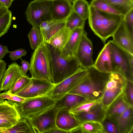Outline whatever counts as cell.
<instances>
[{"label":"cell","mask_w":133,"mask_h":133,"mask_svg":"<svg viewBox=\"0 0 133 133\" xmlns=\"http://www.w3.org/2000/svg\"><path fill=\"white\" fill-rule=\"evenodd\" d=\"M85 69L87 75L68 93L80 95L88 100L101 101L110 73L101 72L93 66Z\"/></svg>","instance_id":"6da1fadb"},{"label":"cell","mask_w":133,"mask_h":133,"mask_svg":"<svg viewBox=\"0 0 133 133\" xmlns=\"http://www.w3.org/2000/svg\"><path fill=\"white\" fill-rule=\"evenodd\" d=\"M124 16L109 13L90 5L88 18L89 25L95 34L105 44L112 36L123 20Z\"/></svg>","instance_id":"7a4b0ae2"},{"label":"cell","mask_w":133,"mask_h":133,"mask_svg":"<svg viewBox=\"0 0 133 133\" xmlns=\"http://www.w3.org/2000/svg\"><path fill=\"white\" fill-rule=\"evenodd\" d=\"M47 44L49 57L51 79L57 84L72 75L81 66L75 56L66 59L62 56L60 51Z\"/></svg>","instance_id":"3957f363"},{"label":"cell","mask_w":133,"mask_h":133,"mask_svg":"<svg viewBox=\"0 0 133 133\" xmlns=\"http://www.w3.org/2000/svg\"><path fill=\"white\" fill-rule=\"evenodd\" d=\"M29 70L31 78L52 82L50 61L47 43L42 41L34 50Z\"/></svg>","instance_id":"277c9868"},{"label":"cell","mask_w":133,"mask_h":133,"mask_svg":"<svg viewBox=\"0 0 133 133\" xmlns=\"http://www.w3.org/2000/svg\"><path fill=\"white\" fill-rule=\"evenodd\" d=\"M111 46L112 72L119 74L133 82V55L122 48L112 40Z\"/></svg>","instance_id":"5b68a950"},{"label":"cell","mask_w":133,"mask_h":133,"mask_svg":"<svg viewBox=\"0 0 133 133\" xmlns=\"http://www.w3.org/2000/svg\"><path fill=\"white\" fill-rule=\"evenodd\" d=\"M56 101L46 95L28 98L23 102H15L21 118H31L54 106Z\"/></svg>","instance_id":"8992f818"},{"label":"cell","mask_w":133,"mask_h":133,"mask_svg":"<svg viewBox=\"0 0 133 133\" xmlns=\"http://www.w3.org/2000/svg\"><path fill=\"white\" fill-rule=\"evenodd\" d=\"M52 0H34L25 12L27 20L32 27H39L43 22L52 19Z\"/></svg>","instance_id":"52a82bcc"},{"label":"cell","mask_w":133,"mask_h":133,"mask_svg":"<svg viewBox=\"0 0 133 133\" xmlns=\"http://www.w3.org/2000/svg\"><path fill=\"white\" fill-rule=\"evenodd\" d=\"M127 79L121 74L110 73L101 102L107 109L112 103L123 92Z\"/></svg>","instance_id":"ba28073f"},{"label":"cell","mask_w":133,"mask_h":133,"mask_svg":"<svg viewBox=\"0 0 133 133\" xmlns=\"http://www.w3.org/2000/svg\"><path fill=\"white\" fill-rule=\"evenodd\" d=\"M87 73L86 69L80 68L72 75L54 85L45 95L55 101L60 98L78 85Z\"/></svg>","instance_id":"9c48e42d"},{"label":"cell","mask_w":133,"mask_h":133,"mask_svg":"<svg viewBox=\"0 0 133 133\" xmlns=\"http://www.w3.org/2000/svg\"><path fill=\"white\" fill-rule=\"evenodd\" d=\"M58 110L54 106L43 113L26 118L34 133H46L56 127V118Z\"/></svg>","instance_id":"30bf717a"},{"label":"cell","mask_w":133,"mask_h":133,"mask_svg":"<svg viewBox=\"0 0 133 133\" xmlns=\"http://www.w3.org/2000/svg\"><path fill=\"white\" fill-rule=\"evenodd\" d=\"M21 118L15 102L5 100L0 103V132L12 127Z\"/></svg>","instance_id":"8fae6325"},{"label":"cell","mask_w":133,"mask_h":133,"mask_svg":"<svg viewBox=\"0 0 133 133\" xmlns=\"http://www.w3.org/2000/svg\"><path fill=\"white\" fill-rule=\"evenodd\" d=\"M54 85L52 82L31 78L27 85L15 94L26 98L45 95Z\"/></svg>","instance_id":"7c38bea8"},{"label":"cell","mask_w":133,"mask_h":133,"mask_svg":"<svg viewBox=\"0 0 133 133\" xmlns=\"http://www.w3.org/2000/svg\"><path fill=\"white\" fill-rule=\"evenodd\" d=\"M93 50L92 43L84 30L75 56L81 68L85 69L93 66Z\"/></svg>","instance_id":"4fadbf2b"},{"label":"cell","mask_w":133,"mask_h":133,"mask_svg":"<svg viewBox=\"0 0 133 133\" xmlns=\"http://www.w3.org/2000/svg\"><path fill=\"white\" fill-rule=\"evenodd\" d=\"M112 37L116 44L133 55V34L128 29L123 20Z\"/></svg>","instance_id":"5bb4252c"},{"label":"cell","mask_w":133,"mask_h":133,"mask_svg":"<svg viewBox=\"0 0 133 133\" xmlns=\"http://www.w3.org/2000/svg\"><path fill=\"white\" fill-rule=\"evenodd\" d=\"M55 122L57 127L67 133H71L81 124L70 110L63 109L58 110Z\"/></svg>","instance_id":"9a60e30c"},{"label":"cell","mask_w":133,"mask_h":133,"mask_svg":"<svg viewBox=\"0 0 133 133\" xmlns=\"http://www.w3.org/2000/svg\"><path fill=\"white\" fill-rule=\"evenodd\" d=\"M80 123L87 121H95L102 122L106 116V109L101 102L89 109L74 114Z\"/></svg>","instance_id":"2e32d148"},{"label":"cell","mask_w":133,"mask_h":133,"mask_svg":"<svg viewBox=\"0 0 133 133\" xmlns=\"http://www.w3.org/2000/svg\"><path fill=\"white\" fill-rule=\"evenodd\" d=\"M107 117L115 123L118 133H133V106L130 107L124 112L119 115Z\"/></svg>","instance_id":"e0dca14e"},{"label":"cell","mask_w":133,"mask_h":133,"mask_svg":"<svg viewBox=\"0 0 133 133\" xmlns=\"http://www.w3.org/2000/svg\"><path fill=\"white\" fill-rule=\"evenodd\" d=\"M22 75L21 66L16 62H14L9 65L1 80V91H5L11 89Z\"/></svg>","instance_id":"ac0fdd59"},{"label":"cell","mask_w":133,"mask_h":133,"mask_svg":"<svg viewBox=\"0 0 133 133\" xmlns=\"http://www.w3.org/2000/svg\"><path fill=\"white\" fill-rule=\"evenodd\" d=\"M84 30V28H78L71 31L66 43L60 51L62 57L68 59L75 56Z\"/></svg>","instance_id":"d6986e66"},{"label":"cell","mask_w":133,"mask_h":133,"mask_svg":"<svg viewBox=\"0 0 133 133\" xmlns=\"http://www.w3.org/2000/svg\"><path fill=\"white\" fill-rule=\"evenodd\" d=\"M93 66L102 72H112L111 48L109 41L99 52Z\"/></svg>","instance_id":"ffe728a7"},{"label":"cell","mask_w":133,"mask_h":133,"mask_svg":"<svg viewBox=\"0 0 133 133\" xmlns=\"http://www.w3.org/2000/svg\"><path fill=\"white\" fill-rule=\"evenodd\" d=\"M71 3L68 0H52V19L57 21L65 20L73 11Z\"/></svg>","instance_id":"44dd1931"},{"label":"cell","mask_w":133,"mask_h":133,"mask_svg":"<svg viewBox=\"0 0 133 133\" xmlns=\"http://www.w3.org/2000/svg\"><path fill=\"white\" fill-rule=\"evenodd\" d=\"M86 100L80 95L68 93L56 100L54 106L58 110L63 109L70 110Z\"/></svg>","instance_id":"7402d4cb"},{"label":"cell","mask_w":133,"mask_h":133,"mask_svg":"<svg viewBox=\"0 0 133 133\" xmlns=\"http://www.w3.org/2000/svg\"><path fill=\"white\" fill-rule=\"evenodd\" d=\"M130 105L126 100L123 93L110 105L106 109L107 117L119 115L126 110Z\"/></svg>","instance_id":"603a6c76"},{"label":"cell","mask_w":133,"mask_h":133,"mask_svg":"<svg viewBox=\"0 0 133 133\" xmlns=\"http://www.w3.org/2000/svg\"><path fill=\"white\" fill-rule=\"evenodd\" d=\"M71 31L65 27L52 36L46 42L61 51L66 43Z\"/></svg>","instance_id":"cb8c5ba5"},{"label":"cell","mask_w":133,"mask_h":133,"mask_svg":"<svg viewBox=\"0 0 133 133\" xmlns=\"http://www.w3.org/2000/svg\"><path fill=\"white\" fill-rule=\"evenodd\" d=\"M26 118H21L12 127L3 130L0 133H33Z\"/></svg>","instance_id":"d4e9b609"},{"label":"cell","mask_w":133,"mask_h":133,"mask_svg":"<svg viewBox=\"0 0 133 133\" xmlns=\"http://www.w3.org/2000/svg\"><path fill=\"white\" fill-rule=\"evenodd\" d=\"M120 14L124 16L133 8V0H106Z\"/></svg>","instance_id":"484cf974"},{"label":"cell","mask_w":133,"mask_h":133,"mask_svg":"<svg viewBox=\"0 0 133 133\" xmlns=\"http://www.w3.org/2000/svg\"><path fill=\"white\" fill-rule=\"evenodd\" d=\"M73 3V10L84 20L88 18L90 6L86 0H75Z\"/></svg>","instance_id":"4316f807"},{"label":"cell","mask_w":133,"mask_h":133,"mask_svg":"<svg viewBox=\"0 0 133 133\" xmlns=\"http://www.w3.org/2000/svg\"><path fill=\"white\" fill-rule=\"evenodd\" d=\"M81 133H104L101 122L95 121H87L81 123Z\"/></svg>","instance_id":"83f0119b"},{"label":"cell","mask_w":133,"mask_h":133,"mask_svg":"<svg viewBox=\"0 0 133 133\" xmlns=\"http://www.w3.org/2000/svg\"><path fill=\"white\" fill-rule=\"evenodd\" d=\"M85 20L73 10L65 20V27L70 31L78 28H84Z\"/></svg>","instance_id":"f1b7e54d"},{"label":"cell","mask_w":133,"mask_h":133,"mask_svg":"<svg viewBox=\"0 0 133 133\" xmlns=\"http://www.w3.org/2000/svg\"><path fill=\"white\" fill-rule=\"evenodd\" d=\"M31 48L34 50L42 41L39 28L32 27L28 35Z\"/></svg>","instance_id":"f546056e"},{"label":"cell","mask_w":133,"mask_h":133,"mask_svg":"<svg viewBox=\"0 0 133 133\" xmlns=\"http://www.w3.org/2000/svg\"><path fill=\"white\" fill-rule=\"evenodd\" d=\"M90 5L105 12L121 15L111 6L106 0H92Z\"/></svg>","instance_id":"4dcf8cb0"},{"label":"cell","mask_w":133,"mask_h":133,"mask_svg":"<svg viewBox=\"0 0 133 133\" xmlns=\"http://www.w3.org/2000/svg\"><path fill=\"white\" fill-rule=\"evenodd\" d=\"M12 20V12L9 10L0 17V37L7 32L11 26Z\"/></svg>","instance_id":"1f68e13d"},{"label":"cell","mask_w":133,"mask_h":133,"mask_svg":"<svg viewBox=\"0 0 133 133\" xmlns=\"http://www.w3.org/2000/svg\"><path fill=\"white\" fill-rule=\"evenodd\" d=\"M65 20L57 21L54 20L49 26L46 32L45 41L46 42L62 29L65 27Z\"/></svg>","instance_id":"d6a6232c"},{"label":"cell","mask_w":133,"mask_h":133,"mask_svg":"<svg viewBox=\"0 0 133 133\" xmlns=\"http://www.w3.org/2000/svg\"><path fill=\"white\" fill-rule=\"evenodd\" d=\"M100 102V101L86 100L80 103L70 111L74 114L82 112L85 111Z\"/></svg>","instance_id":"836d02e7"},{"label":"cell","mask_w":133,"mask_h":133,"mask_svg":"<svg viewBox=\"0 0 133 133\" xmlns=\"http://www.w3.org/2000/svg\"><path fill=\"white\" fill-rule=\"evenodd\" d=\"M31 78L26 75L21 77L9 90L13 94H16L24 88L29 83Z\"/></svg>","instance_id":"e575fe53"},{"label":"cell","mask_w":133,"mask_h":133,"mask_svg":"<svg viewBox=\"0 0 133 133\" xmlns=\"http://www.w3.org/2000/svg\"><path fill=\"white\" fill-rule=\"evenodd\" d=\"M123 94L127 102L133 106V82L126 80Z\"/></svg>","instance_id":"d590c367"},{"label":"cell","mask_w":133,"mask_h":133,"mask_svg":"<svg viewBox=\"0 0 133 133\" xmlns=\"http://www.w3.org/2000/svg\"><path fill=\"white\" fill-rule=\"evenodd\" d=\"M101 123L104 133H118L115 123L108 118L106 117Z\"/></svg>","instance_id":"8d00e7d4"},{"label":"cell","mask_w":133,"mask_h":133,"mask_svg":"<svg viewBox=\"0 0 133 133\" xmlns=\"http://www.w3.org/2000/svg\"><path fill=\"white\" fill-rule=\"evenodd\" d=\"M0 97L3 99H6L19 102H23L27 98L19 96L16 94H12L9 90L4 92L0 93Z\"/></svg>","instance_id":"74e56055"},{"label":"cell","mask_w":133,"mask_h":133,"mask_svg":"<svg viewBox=\"0 0 133 133\" xmlns=\"http://www.w3.org/2000/svg\"><path fill=\"white\" fill-rule=\"evenodd\" d=\"M123 20L128 29L133 34V8L124 16Z\"/></svg>","instance_id":"f35d334b"},{"label":"cell","mask_w":133,"mask_h":133,"mask_svg":"<svg viewBox=\"0 0 133 133\" xmlns=\"http://www.w3.org/2000/svg\"><path fill=\"white\" fill-rule=\"evenodd\" d=\"M9 57L12 61L21 59L22 57L25 56L27 53L26 50L21 48L13 51H9Z\"/></svg>","instance_id":"ab89813d"},{"label":"cell","mask_w":133,"mask_h":133,"mask_svg":"<svg viewBox=\"0 0 133 133\" xmlns=\"http://www.w3.org/2000/svg\"><path fill=\"white\" fill-rule=\"evenodd\" d=\"M21 63L22 65L21 68L23 76H26L27 71L30 68V63L24 60H22Z\"/></svg>","instance_id":"60d3db41"},{"label":"cell","mask_w":133,"mask_h":133,"mask_svg":"<svg viewBox=\"0 0 133 133\" xmlns=\"http://www.w3.org/2000/svg\"><path fill=\"white\" fill-rule=\"evenodd\" d=\"M6 63L5 61L2 59L0 60V90L1 81L6 70Z\"/></svg>","instance_id":"b9f144b4"},{"label":"cell","mask_w":133,"mask_h":133,"mask_svg":"<svg viewBox=\"0 0 133 133\" xmlns=\"http://www.w3.org/2000/svg\"><path fill=\"white\" fill-rule=\"evenodd\" d=\"M7 46H3L0 44V60H2L5 55L8 53H9Z\"/></svg>","instance_id":"7bdbcfd3"},{"label":"cell","mask_w":133,"mask_h":133,"mask_svg":"<svg viewBox=\"0 0 133 133\" xmlns=\"http://www.w3.org/2000/svg\"><path fill=\"white\" fill-rule=\"evenodd\" d=\"M14 0H0V2L2 3L4 6L9 8L10 7L13 2Z\"/></svg>","instance_id":"ee69618b"},{"label":"cell","mask_w":133,"mask_h":133,"mask_svg":"<svg viewBox=\"0 0 133 133\" xmlns=\"http://www.w3.org/2000/svg\"><path fill=\"white\" fill-rule=\"evenodd\" d=\"M66 132L56 127L47 131L46 133H62Z\"/></svg>","instance_id":"f6af8a7d"},{"label":"cell","mask_w":133,"mask_h":133,"mask_svg":"<svg viewBox=\"0 0 133 133\" xmlns=\"http://www.w3.org/2000/svg\"><path fill=\"white\" fill-rule=\"evenodd\" d=\"M9 9L5 6L0 8V17L6 13Z\"/></svg>","instance_id":"bcb514c9"},{"label":"cell","mask_w":133,"mask_h":133,"mask_svg":"<svg viewBox=\"0 0 133 133\" xmlns=\"http://www.w3.org/2000/svg\"><path fill=\"white\" fill-rule=\"evenodd\" d=\"M1 90H0V93H1ZM4 100V99L1 98L0 97V103L3 102Z\"/></svg>","instance_id":"7dc6e473"},{"label":"cell","mask_w":133,"mask_h":133,"mask_svg":"<svg viewBox=\"0 0 133 133\" xmlns=\"http://www.w3.org/2000/svg\"><path fill=\"white\" fill-rule=\"evenodd\" d=\"M4 6L3 4L2 3L0 2V8L3 7Z\"/></svg>","instance_id":"c3c4849f"},{"label":"cell","mask_w":133,"mask_h":133,"mask_svg":"<svg viewBox=\"0 0 133 133\" xmlns=\"http://www.w3.org/2000/svg\"><path fill=\"white\" fill-rule=\"evenodd\" d=\"M71 2L73 3L75 0H68Z\"/></svg>","instance_id":"681fc988"},{"label":"cell","mask_w":133,"mask_h":133,"mask_svg":"<svg viewBox=\"0 0 133 133\" xmlns=\"http://www.w3.org/2000/svg\"></svg>","instance_id":"f907efd6"}]
</instances>
